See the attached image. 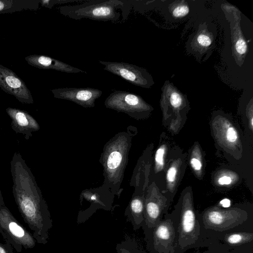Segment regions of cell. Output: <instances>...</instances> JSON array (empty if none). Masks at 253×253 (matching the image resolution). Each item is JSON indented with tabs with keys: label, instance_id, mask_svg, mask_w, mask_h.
<instances>
[{
	"label": "cell",
	"instance_id": "6da1fadb",
	"mask_svg": "<svg viewBox=\"0 0 253 253\" xmlns=\"http://www.w3.org/2000/svg\"><path fill=\"white\" fill-rule=\"evenodd\" d=\"M12 193L18 210L32 231L36 242H48L52 220L35 177L20 153L15 152L10 162Z\"/></svg>",
	"mask_w": 253,
	"mask_h": 253
},
{
	"label": "cell",
	"instance_id": "7a4b0ae2",
	"mask_svg": "<svg viewBox=\"0 0 253 253\" xmlns=\"http://www.w3.org/2000/svg\"><path fill=\"white\" fill-rule=\"evenodd\" d=\"M198 215L206 245L208 237L213 235L234 231H253V213L249 210L213 207Z\"/></svg>",
	"mask_w": 253,
	"mask_h": 253
},
{
	"label": "cell",
	"instance_id": "3957f363",
	"mask_svg": "<svg viewBox=\"0 0 253 253\" xmlns=\"http://www.w3.org/2000/svg\"><path fill=\"white\" fill-rule=\"evenodd\" d=\"M171 213L176 230L174 253H184L189 249L206 246L203 228L191 198H183Z\"/></svg>",
	"mask_w": 253,
	"mask_h": 253
},
{
	"label": "cell",
	"instance_id": "277c9868",
	"mask_svg": "<svg viewBox=\"0 0 253 253\" xmlns=\"http://www.w3.org/2000/svg\"><path fill=\"white\" fill-rule=\"evenodd\" d=\"M124 2L118 0H94L59 8L60 12L71 18H85L94 20L117 21L121 16L117 9L123 7Z\"/></svg>",
	"mask_w": 253,
	"mask_h": 253
},
{
	"label": "cell",
	"instance_id": "5b68a950",
	"mask_svg": "<svg viewBox=\"0 0 253 253\" xmlns=\"http://www.w3.org/2000/svg\"><path fill=\"white\" fill-rule=\"evenodd\" d=\"M146 249L149 253H174L176 230L171 213H166L154 227H142Z\"/></svg>",
	"mask_w": 253,
	"mask_h": 253
},
{
	"label": "cell",
	"instance_id": "8992f818",
	"mask_svg": "<svg viewBox=\"0 0 253 253\" xmlns=\"http://www.w3.org/2000/svg\"><path fill=\"white\" fill-rule=\"evenodd\" d=\"M0 234L5 243H9L17 253L23 249H33L36 241L28 231L15 218L5 206L0 208Z\"/></svg>",
	"mask_w": 253,
	"mask_h": 253
},
{
	"label": "cell",
	"instance_id": "52a82bcc",
	"mask_svg": "<svg viewBox=\"0 0 253 253\" xmlns=\"http://www.w3.org/2000/svg\"><path fill=\"white\" fill-rule=\"evenodd\" d=\"M221 7L229 23L232 55L236 64L241 67L248 52V46L241 30V11L230 4L222 3Z\"/></svg>",
	"mask_w": 253,
	"mask_h": 253
},
{
	"label": "cell",
	"instance_id": "ba28073f",
	"mask_svg": "<svg viewBox=\"0 0 253 253\" xmlns=\"http://www.w3.org/2000/svg\"><path fill=\"white\" fill-rule=\"evenodd\" d=\"M104 69L119 76L133 85L150 88L154 84L151 75L145 69L125 62H107L99 60Z\"/></svg>",
	"mask_w": 253,
	"mask_h": 253
},
{
	"label": "cell",
	"instance_id": "9c48e42d",
	"mask_svg": "<svg viewBox=\"0 0 253 253\" xmlns=\"http://www.w3.org/2000/svg\"><path fill=\"white\" fill-rule=\"evenodd\" d=\"M206 23L199 24L197 31L191 34L186 42V50L197 60H207L215 48L216 35L210 31Z\"/></svg>",
	"mask_w": 253,
	"mask_h": 253
},
{
	"label": "cell",
	"instance_id": "30bf717a",
	"mask_svg": "<svg viewBox=\"0 0 253 253\" xmlns=\"http://www.w3.org/2000/svg\"><path fill=\"white\" fill-rule=\"evenodd\" d=\"M0 87L22 103L32 104V95L25 82L12 70L0 64Z\"/></svg>",
	"mask_w": 253,
	"mask_h": 253
},
{
	"label": "cell",
	"instance_id": "8fae6325",
	"mask_svg": "<svg viewBox=\"0 0 253 253\" xmlns=\"http://www.w3.org/2000/svg\"><path fill=\"white\" fill-rule=\"evenodd\" d=\"M107 107L127 112L149 111L151 107L139 95L123 90H115L105 100Z\"/></svg>",
	"mask_w": 253,
	"mask_h": 253
},
{
	"label": "cell",
	"instance_id": "7c38bea8",
	"mask_svg": "<svg viewBox=\"0 0 253 253\" xmlns=\"http://www.w3.org/2000/svg\"><path fill=\"white\" fill-rule=\"evenodd\" d=\"M207 243V247L212 244L228 252L241 246L253 245V231H234L215 234L208 237Z\"/></svg>",
	"mask_w": 253,
	"mask_h": 253
},
{
	"label": "cell",
	"instance_id": "4fadbf2b",
	"mask_svg": "<svg viewBox=\"0 0 253 253\" xmlns=\"http://www.w3.org/2000/svg\"><path fill=\"white\" fill-rule=\"evenodd\" d=\"M55 98L74 101L84 106H93L96 99L102 93L101 90L92 87H64L51 90Z\"/></svg>",
	"mask_w": 253,
	"mask_h": 253
},
{
	"label": "cell",
	"instance_id": "5bb4252c",
	"mask_svg": "<svg viewBox=\"0 0 253 253\" xmlns=\"http://www.w3.org/2000/svg\"><path fill=\"white\" fill-rule=\"evenodd\" d=\"M6 112L11 119L12 129L17 133L23 134L26 140L32 136L33 132L39 129L36 120L26 111L8 107Z\"/></svg>",
	"mask_w": 253,
	"mask_h": 253
},
{
	"label": "cell",
	"instance_id": "9a60e30c",
	"mask_svg": "<svg viewBox=\"0 0 253 253\" xmlns=\"http://www.w3.org/2000/svg\"><path fill=\"white\" fill-rule=\"evenodd\" d=\"M25 59L28 64L40 69H52L71 73H87L86 71L73 67L57 59L43 55H30L26 56Z\"/></svg>",
	"mask_w": 253,
	"mask_h": 253
},
{
	"label": "cell",
	"instance_id": "2e32d148",
	"mask_svg": "<svg viewBox=\"0 0 253 253\" xmlns=\"http://www.w3.org/2000/svg\"><path fill=\"white\" fill-rule=\"evenodd\" d=\"M40 2V0H0V14L36 10L39 8Z\"/></svg>",
	"mask_w": 253,
	"mask_h": 253
},
{
	"label": "cell",
	"instance_id": "e0dca14e",
	"mask_svg": "<svg viewBox=\"0 0 253 253\" xmlns=\"http://www.w3.org/2000/svg\"><path fill=\"white\" fill-rule=\"evenodd\" d=\"M117 253H149L134 238L126 237L116 245Z\"/></svg>",
	"mask_w": 253,
	"mask_h": 253
},
{
	"label": "cell",
	"instance_id": "ac0fdd59",
	"mask_svg": "<svg viewBox=\"0 0 253 253\" xmlns=\"http://www.w3.org/2000/svg\"><path fill=\"white\" fill-rule=\"evenodd\" d=\"M169 11L173 17L181 18L187 15L189 12V7L185 0H176L169 5Z\"/></svg>",
	"mask_w": 253,
	"mask_h": 253
},
{
	"label": "cell",
	"instance_id": "d6986e66",
	"mask_svg": "<svg viewBox=\"0 0 253 253\" xmlns=\"http://www.w3.org/2000/svg\"><path fill=\"white\" fill-rule=\"evenodd\" d=\"M122 160L121 154L117 151L112 152L109 156L107 161V166L110 169L117 168L120 164Z\"/></svg>",
	"mask_w": 253,
	"mask_h": 253
},
{
	"label": "cell",
	"instance_id": "ffe728a7",
	"mask_svg": "<svg viewBox=\"0 0 253 253\" xmlns=\"http://www.w3.org/2000/svg\"><path fill=\"white\" fill-rule=\"evenodd\" d=\"M224 135L227 142L231 144L236 143L238 139L237 131L232 126H229L226 128Z\"/></svg>",
	"mask_w": 253,
	"mask_h": 253
},
{
	"label": "cell",
	"instance_id": "44dd1931",
	"mask_svg": "<svg viewBox=\"0 0 253 253\" xmlns=\"http://www.w3.org/2000/svg\"><path fill=\"white\" fill-rule=\"evenodd\" d=\"M165 151L166 148L163 145L159 147L156 152L155 160L156 167L159 170H161L164 167Z\"/></svg>",
	"mask_w": 253,
	"mask_h": 253
},
{
	"label": "cell",
	"instance_id": "7402d4cb",
	"mask_svg": "<svg viewBox=\"0 0 253 253\" xmlns=\"http://www.w3.org/2000/svg\"><path fill=\"white\" fill-rule=\"evenodd\" d=\"M177 174V169L176 166H172L168 169L166 174V178L169 184H172L174 182Z\"/></svg>",
	"mask_w": 253,
	"mask_h": 253
},
{
	"label": "cell",
	"instance_id": "603a6c76",
	"mask_svg": "<svg viewBox=\"0 0 253 253\" xmlns=\"http://www.w3.org/2000/svg\"><path fill=\"white\" fill-rule=\"evenodd\" d=\"M227 253H253V245L241 246L230 250Z\"/></svg>",
	"mask_w": 253,
	"mask_h": 253
},
{
	"label": "cell",
	"instance_id": "cb8c5ba5",
	"mask_svg": "<svg viewBox=\"0 0 253 253\" xmlns=\"http://www.w3.org/2000/svg\"><path fill=\"white\" fill-rule=\"evenodd\" d=\"M190 165L196 172L200 171L202 168V164L200 159L196 156H193L191 158Z\"/></svg>",
	"mask_w": 253,
	"mask_h": 253
},
{
	"label": "cell",
	"instance_id": "d4e9b609",
	"mask_svg": "<svg viewBox=\"0 0 253 253\" xmlns=\"http://www.w3.org/2000/svg\"><path fill=\"white\" fill-rule=\"evenodd\" d=\"M13 247L7 243H0V253H15Z\"/></svg>",
	"mask_w": 253,
	"mask_h": 253
},
{
	"label": "cell",
	"instance_id": "484cf974",
	"mask_svg": "<svg viewBox=\"0 0 253 253\" xmlns=\"http://www.w3.org/2000/svg\"><path fill=\"white\" fill-rule=\"evenodd\" d=\"M232 182V178L228 175H223L217 179V183L220 185H227Z\"/></svg>",
	"mask_w": 253,
	"mask_h": 253
},
{
	"label": "cell",
	"instance_id": "4316f807",
	"mask_svg": "<svg viewBox=\"0 0 253 253\" xmlns=\"http://www.w3.org/2000/svg\"><path fill=\"white\" fill-rule=\"evenodd\" d=\"M220 204L222 207L228 208L230 205V201L229 199H224L220 202Z\"/></svg>",
	"mask_w": 253,
	"mask_h": 253
},
{
	"label": "cell",
	"instance_id": "83f0119b",
	"mask_svg": "<svg viewBox=\"0 0 253 253\" xmlns=\"http://www.w3.org/2000/svg\"><path fill=\"white\" fill-rule=\"evenodd\" d=\"M4 202L3 200V198L2 197L1 191L0 190V207L4 206Z\"/></svg>",
	"mask_w": 253,
	"mask_h": 253
},
{
	"label": "cell",
	"instance_id": "f1b7e54d",
	"mask_svg": "<svg viewBox=\"0 0 253 253\" xmlns=\"http://www.w3.org/2000/svg\"><path fill=\"white\" fill-rule=\"evenodd\" d=\"M202 253H210L207 250V251H206V252H203Z\"/></svg>",
	"mask_w": 253,
	"mask_h": 253
},
{
	"label": "cell",
	"instance_id": "f546056e",
	"mask_svg": "<svg viewBox=\"0 0 253 253\" xmlns=\"http://www.w3.org/2000/svg\"></svg>",
	"mask_w": 253,
	"mask_h": 253
}]
</instances>
